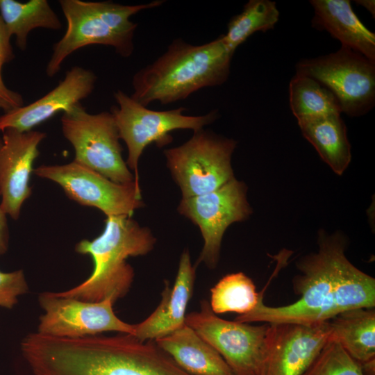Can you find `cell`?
I'll return each mask as SVG.
<instances>
[{
	"label": "cell",
	"mask_w": 375,
	"mask_h": 375,
	"mask_svg": "<svg viewBox=\"0 0 375 375\" xmlns=\"http://www.w3.org/2000/svg\"><path fill=\"white\" fill-rule=\"evenodd\" d=\"M344 239L321 233L319 251L299 259L300 273L292 288L299 296L294 303L278 307L260 300L251 312L235 321L268 324H314L358 308L375 307V279L354 266L347 258Z\"/></svg>",
	"instance_id": "cell-1"
},
{
	"label": "cell",
	"mask_w": 375,
	"mask_h": 375,
	"mask_svg": "<svg viewBox=\"0 0 375 375\" xmlns=\"http://www.w3.org/2000/svg\"><path fill=\"white\" fill-rule=\"evenodd\" d=\"M20 349L33 375H191L154 340L120 335L60 338L31 333Z\"/></svg>",
	"instance_id": "cell-2"
},
{
	"label": "cell",
	"mask_w": 375,
	"mask_h": 375,
	"mask_svg": "<svg viewBox=\"0 0 375 375\" xmlns=\"http://www.w3.org/2000/svg\"><path fill=\"white\" fill-rule=\"evenodd\" d=\"M233 56L223 35L201 45L176 39L162 55L133 76L131 97L146 107L153 101L167 105L201 88L220 85L229 76Z\"/></svg>",
	"instance_id": "cell-3"
},
{
	"label": "cell",
	"mask_w": 375,
	"mask_h": 375,
	"mask_svg": "<svg viewBox=\"0 0 375 375\" xmlns=\"http://www.w3.org/2000/svg\"><path fill=\"white\" fill-rule=\"evenodd\" d=\"M155 243L151 231L131 217H107L99 236L83 240L75 247L77 253L92 258L91 275L77 286L56 294L90 302L110 299L115 303L128 293L133 281L134 271L127 258L147 254Z\"/></svg>",
	"instance_id": "cell-4"
},
{
	"label": "cell",
	"mask_w": 375,
	"mask_h": 375,
	"mask_svg": "<svg viewBox=\"0 0 375 375\" xmlns=\"http://www.w3.org/2000/svg\"><path fill=\"white\" fill-rule=\"evenodd\" d=\"M163 2L155 0L138 5H122L111 1L60 0L67 29L53 46L46 67L47 76H56L69 56L89 45L109 46L120 56L130 57L133 53V38L138 27L131 17L144 10L158 7Z\"/></svg>",
	"instance_id": "cell-5"
},
{
	"label": "cell",
	"mask_w": 375,
	"mask_h": 375,
	"mask_svg": "<svg viewBox=\"0 0 375 375\" xmlns=\"http://www.w3.org/2000/svg\"><path fill=\"white\" fill-rule=\"evenodd\" d=\"M116 106L110 108L119 138L128 149L126 163L134 172L139 183L138 162L145 148L152 144L161 148L172 142L170 133L178 129L197 132L212 123L218 117L217 110L199 116L186 115L184 107L157 111L147 108L122 90L114 92Z\"/></svg>",
	"instance_id": "cell-6"
},
{
	"label": "cell",
	"mask_w": 375,
	"mask_h": 375,
	"mask_svg": "<svg viewBox=\"0 0 375 375\" xmlns=\"http://www.w3.org/2000/svg\"><path fill=\"white\" fill-rule=\"evenodd\" d=\"M61 126L74 148V161L117 183L135 181L123 159L118 129L110 112L91 114L78 103L63 113Z\"/></svg>",
	"instance_id": "cell-7"
},
{
	"label": "cell",
	"mask_w": 375,
	"mask_h": 375,
	"mask_svg": "<svg viewBox=\"0 0 375 375\" xmlns=\"http://www.w3.org/2000/svg\"><path fill=\"white\" fill-rule=\"evenodd\" d=\"M237 142L201 129L183 144L164 151L182 198L210 192L234 178L231 157Z\"/></svg>",
	"instance_id": "cell-8"
},
{
	"label": "cell",
	"mask_w": 375,
	"mask_h": 375,
	"mask_svg": "<svg viewBox=\"0 0 375 375\" xmlns=\"http://www.w3.org/2000/svg\"><path fill=\"white\" fill-rule=\"evenodd\" d=\"M296 73L328 88L348 116L365 115L375 105V61L350 49L341 47L327 55L302 59L296 65Z\"/></svg>",
	"instance_id": "cell-9"
},
{
	"label": "cell",
	"mask_w": 375,
	"mask_h": 375,
	"mask_svg": "<svg viewBox=\"0 0 375 375\" xmlns=\"http://www.w3.org/2000/svg\"><path fill=\"white\" fill-rule=\"evenodd\" d=\"M185 323L221 355L234 375L262 374L269 324L256 326L224 319L205 299L200 311L188 314Z\"/></svg>",
	"instance_id": "cell-10"
},
{
	"label": "cell",
	"mask_w": 375,
	"mask_h": 375,
	"mask_svg": "<svg viewBox=\"0 0 375 375\" xmlns=\"http://www.w3.org/2000/svg\"><path fill=\"white\" fill-rule=\"evenodd\" d=\"M33 172L58 183L70 199L97 208L107 217H132L144 206L139 183L113 182L74 160L65 165H41Z\"/></svg>",
	"instance_id": "cell-11"
},
{
	"label": "cell",
	"mask_w": 375,
	"mask_h": 375,
	"mask_svg": "<svg viewBox=\"0 0 375 375\" xmlns=\"http://www.w3.org/2000/svg\"><path fill=\"white\" fill-rule=\"evenodd\" d=\"M178 211L199 227L203 239L195 266L203 262L214 269L226 228L233 223L247 219L251 208L247 199L245 185L234 178L210 192L182 198Z\"/></svg>",
	"instance_id": "cell-12"
},
{
	"label": "cell",
	"mask_w": 375,
	"mask_h": 375,
	"mask_svg": "<svg viewBox=\"0 0 375 375\" xmlns=\"http://www.w3.org/2000/svg\"><path fill=\"white\" fill-rule=\"evenodd\" d=\"M38 299L44 310L40 317L39 333L60 338L96 335L106 331L134 334V324L115 315V303L110 299L90 302L48 292L41 293Z\"/></svg>",
	"instance_id": "cell-13"
},
{
	"label": "cell",
	"mask_w": 375,
	"mask_h": 375,
	"mask_svg": "<svg viewBox=\"0 0 375 375\" xmlns=\"http://www.w3.org/2000/svg\"><path fill=\"white\" fill-rule=\"evenodd\" d=\"M330 336L328 321L269 324L262 375H302Z\"/></svg>",
	"instance_id": "cell-14"
},
{
	"label": "cell",
	"mask_w": 375,
	"mask_h": 375,
	"mask_svg": "<svg viewBox=\"0 0 375 375\" xmlns=\"http://www.w3.org/2000/svg\"><path fill=\"white\" fill-rule=\"evenodd\" d=\"M0 135V208L17 220L24 201L31 195L29 185L38 146L46 133L6 129Z\"/></svg>",
	"instance_id": "cell-15"
},
{
	"label": "cell",
	"mask_w": 375,
	"mask_h": 375,
	"mask_svg": "<svg viewBox=\"0 0 375 375\" xmlns=\"http://www.w3.org/2000/svg\"><path fill=\"white\" fill-rule=\"evenodd\" d=\"M97 79L92 71L80 66L72 67L64 78L44 96L0 115V131H30L58 112L70 111L92 93Z\"/></svg>",
	"instance_id": "cell-16"
},
{
	"label": "cell",
	"mask_w": 375,
	"mask_h": 375,
	"mask_svg": "<svg viewBox=\"0 0 375 375\" xmlns=\"http://www.w3.org/2000/svg\"><path fill=\"white\" fill-rule=\"evenodd\" d=\"M196 266L191 262L188 249L182 253L172 288L167 281L162 299L155 310L142 322L134 324V334L140 341L155 340L167 335L185 324V312L192 296Z\"/></svg>",
	"instance_id": "cell-17"
},
{
	"label": "cell",
	"mask_w": 375,
	"mask_h": 375,
	"mask_svg": "<svg viewBox=\"0 0 375 375\" xmlns=\"http://www.w3.org/2000/svg\"><path fill=\"white\" fill-rule=\"evenodd\" d=\"M314 10L311 26L326 31L342 47L375 61V34L360 20L349 0H311Z\"/></svg>",
	"instance_id": "cell-18"
},
{
	"label": "cell",
	"mask_w": 375,
	"mask_h": 375,
	"mask_svg": "<svg viewBox=\"0 0 375 375\" xmlns=\"http://www.w3.org/2000/svg\"><path fill=\"white\" fill-rule=\"evenodd\" d=\"M154 341L191 375H234L221 355L185 323Z\"/></svg>",
	"instance_id": "cell-19"
},
{
	"label": "cell",
	"mask_w": 375,
	"mask_h": 375,
	"mask_svg": "<svg viewBox=\"0 0 375 375\" xmlns=\"http://www.w3.org/2000/svg\"><path fill=\"white\" fill-rule=\"evenodd\" d=\"M303 136L315 147L321 158L341 175L351 160L347 127L340 114L297 121Z\"/></svg>",
	"instance_id": "cell-20"
},
{
	"label": "cell",
	"mask_w": 375,
	"mask_h": 375,
	"mask_svg": "<svg viewBox=\"0 0 375 375\" xmlns=\"http://www.w3.org/2000/svg\"><path fill=\"white\" fill-rule=\"evenodd\" d=\"M330 339L360 364L375 359V309L358 308L328 320Z\"/></svg>",
	"instance_id": "cell-21"
},
{
	"label": "cell",
	"mask_w": 375,
	"mask_h": 375,
	"mask_svg": "<svg viewBox=\"0 0 375 375\" xmlns=\"http://www.w3.org/2000/svg\"><path fill=\"white\" fill-rule=\"evenodd\" d=\"M0 17L10 37H15V44L21 51L26 49L28 34L35 28L58 31L62 26L47 0H0Z\"/></svg>",
	"instance_id": "cell-22"
},
{
	"label": "cell",
	"mask_w": 375,
	"mask_h": 375,
	"mask_svg": "<svg viewBox=\"0 0 375 375\" xmlns=\"http://www.w3.org/2000/svg\"><path fill=\"white\" fill-rule=\"evenodd\" d=\"M290 106L297 121L341 114L335 96L315 79L296 73L289 84Z\"/></svg>",
	"instance_id": "cell-23"
},
{
	"label": "cell",
	"mask_w": 375,
	"mask_h": 375,
	"mask_svg": "<svg viewBox=\"0 0 375 375\" xmlns=\"http://www.w3.org/2000/svg\"><path fill=\"white\" fill-rule=\"evenodd\" d=\"M263 298L253 281L243 272L227 274L210 289V306L215 314L236 312L245 315Z\"/></svg>",
	"instance_id": "cell-24"
},
{
	"label": "cell",
	"mask_w": 375,
	"mask_h": 375,
	"mask_svg": "<svg viewBox=\"0 0 375 375\" xmlns=\"http://www.w3.org/2000/svg\"><path fill=\"white\" fill-rule=\"evenodd\" d=\"M279 15L276 2L249 0L242 11L233 16L228 24L227 32L223 35L226 48L234 54L235 49L254 33L273 29Z\"/></svg>",
	"instance_id": "cell-25"
},
{
	"label": "cell",
	"mask_w": 375,
	"mask_h": 375,
	"mask_svg": "<svg viewBox=\"0 0 375 375\" xmlns=\"http://www.w3.org/2000/svg\"><path fill=\"white\" fill-rule=\"evenodd\" d=\"M302 375H365L336 341L329 339Z\"/></svg>",
	"instance_id": "cell-26"
},
{
	"label": "cell",
	"mask_w": 375,
	"mask_h": 375,
	"mask_svg": "<svg viewBox=\"0 0 375 375\" xmlns=\"http://www.w3.org/2000/svg\"><path fill=\"white\" fill-rule=\"evenodd\" d=\"M10 38L0 17V109L3 112L24 105L22 94L9 89L3 79V65L12 61L15 57Z\"/></svg>",
	"instance_id": "cell-27"
},
{
	"label": "cell",
	"mask_w": 375,
	"mask_h": 375,
	"mask_svg": "<svg viewBox=\"0 0 375 375\" xmlns=\"http://www.w3.org/2000/svg\"><path fill=\"white\" fill-rule=\"evenodd\" d=\"M28 287L22 270L0 271V307L11 309L18 297L28 292Z\"/></svg>",
	"instance_id": "cell-28"
},
{
	"label": "cell",
	"mask_w": 375,
	"mask_h": 375,
	"mask_svg": "<svg viewBox=\"0 0 375 375\" xmlns=\"http://www.w3.org/2000/svg\"><path fill=\"white\" fill-rule=\"evenodd\" d=\"M7 215L0 208V255L4 254L8 248V226Z\"/></svg>",
	"instance_id": "cell-29"
},
{
	"label": "cell",
	"mask_w": 375,
	"mask_h": 375,
	"mask_svg": "<svg viewBox=\"0 0 375 375\" xmlns=\"http://www.w3.org/2000/svg\"><path fill=\"white\" fill-rule=\"evenodd\" d=\"M355 2L364 7L375 18V1L374 0H356Z\"/></svg>",
	"instance_id": "cell-30"
}]
</instances>
